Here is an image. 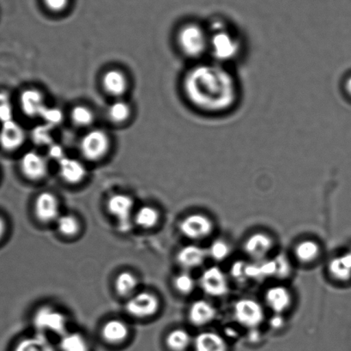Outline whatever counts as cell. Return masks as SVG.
<instances>
[{"mask_svg": "<svg viewBox=\"0 0 351 351\" xmlns=\"http://www.w3.org/2000/svg\"><path fill=\"white\" fill-rule=\"evenodd\" d=\"M166 343L169 349L173 351H184L190 346L192 337L186 330L176 329L167 337Z\"/></svg>", "mask_w": 351, "mask_h": 351, "instance_id": "cell-29", "label": "cell"}, {"mask_svg": "<svg viewBox=\"0 0 351 351\" xmlns=\"http://www.w3.org/2000/svg\"><path fill=\"white\" fill-rule=\"evenodd\" d=\"M230 246L223 240L215 241L207 250L208 255L217 261L226 260L230 255Z\"/></svg>", "mask_w": 351, "mask_h": 351, "instance_id": "cell-34", "label": "cell"}, {"mask_svg": "<svg viewBox=\"0 0 351 351\" xmlns=\"http://www.w3.org/2000/svg\"><path fill=\"white\" fill-rule=\"evenodd\" d=\"M80 146L81 154L85 159L97 162L110 152L111 141L107 132L101 129H90L82 138Z\"/></svg>", "mask_w": 351, "mask_h": 351, "instance_id": "cell-4", "label": "cell"}, {"mask_svg": "<svg viewBox=\"0 0 351 351\" xmlns=\"http://www.w3.org/2000/svg\"><path fill=\"white\" fill-rule=\"evenodd\" d=\"M101 84L106 93L120 98L127 93L129 80L127 75L121 70L110 69L105 71L101 78Z\"/></svg>", "mask_w": 351, "mask_h": 351, "instance_id": "cell-15", "label": "cell"}, {"mask_svg": "<svg viewBox=\"0 0 351 351\" xmlns=\"http://www.w3.org/2000/svg\"><path fill=\"white\" fill-rule=\"evenodd\" d=\"M60 348L61 351H88L87 340L77 332H66L61 336Z\"/></svg>", "mask_w": 351, "mask_h": 351, "instance_id": "cell-28", "label": "cell"}, {"mask_svg": "<svg viewBox=\"0 0 351 351\" xmlns=\"http://www.w3.org/2000/svg\"><path fill=\"white\" fill-rule=\"evenodd\" d=\"M138 279L130 271L121 272L115 280V289L121 296L131 295L138 287Z\"/></svg>", "mask_w": 351, "mask_h": 351, "instance_id": "cell-31", "label": "cell"}, {"mask_svg": "<svg viewBox=\"0 0 351 351\" xmlns=\"http://www.w3.org/2000/svg\"><path fill=\"white\" fill-rule=\"evenodd\" d=\"M57 228L66 237H73L80 232V223L73 215H61L56 220Z\"/></svg>", "mask_w": 351, "mask_h": 351, "instance_id": "cell-32", "label": "cell"}, {"mask_svg": "<svg viewBox=\"0 0 351 351\" xmlns=\"http://www.w3.org/2000/svg\"><path fill=\"white\" fill-rule=\"evenodd\" d=\"M102 337L108 343L119 344L123 343L129 335V329L121 320L111 319L106 322L101 329Z\"/></svg>", "mask_w": 351, "mask_h": 351, "instance_id": "cell-22", "label": "cell"}, {"mask_svg": "<svg viewBox=\"0 0 351 351\" xmlns=\"http://www.w3.org/2000/svg\"><path fill=\"white\" fill-rule=\"evenodd\" d=\"M296 258L303 263H310L318 258L320 248L318 243L311 240L303 241L295 247Z\"/></svg>", "mask_w": 351, "mask_h": 351, "instance_id": "cell-27", "label": "cell"}, {"mask_svg": "<svg viewBox=\"0 0 351 351\" xmlns=\"http://www.w3.org/2000/svg\"><path fill=\"white\" fill-rule=\"evenodd\" d=\"M193 346L195 351H228L226 341L216 332L199 333L194 339Z\"/></svg>", "mask_w": 351, "mask_h": 351, "instance_id": "cell-21", "label": "cell"}, {"mask_svg": "<svg viewBox=\"0 0 351 351\" xmlns=\"http://www.w3.org/2000/svg\"><path fill=\"white\" fill-rule=\"evenodd\" d=\"M274 247V241L268 234L256 233L248 237L244 250L248 256L257 261H264Z\"/></svg>", "mask_w": 351, "mask_h": 351, "instance_id": "cell-16", "label": "cell"}, {"mask_svg": "<svg viewBox=\"0 0 351 351\" xmlns=\"http://www.w3.org/2000/svg\"><path fill=\"white\" fill-rule=\"evenodd\" d=\"M207 256V250L196 245H189L179 251L177 261L180 267L191 270L201 267L206 262Z\"/></svg>", "mask_w": 351, "mask_h": 351, "instance_id": "cell-18", "label": "cell"}, {"mask_svg": "<svg viewBox=\"0 0 351 351\" xmlns=\"http://www.w3.org/2000/svg\"><path fill=\"white\" fill-rule=\"evenodd\" d=\"M210 34L209 53L213 61L224 64L232 62L241 54L239 36L221 21H215L208 29Z\"/></svg>", "mask_w": 351, "mask_h": 351, "instance_id": "cell-2", "label": "cell"}, {"mask_svg": "<svg viewBox=\"0 0 351 351\" xmlns=\"http://www.w3.org/2000/svg\"><path fill=\"white\" fill-rule=\"evenodd\" d=\"M33 323L40 333L44 335L45 332L54 333L60 336L66 333V316L50 306H43L37 310L34 316Z\"/></svg>", "mask_w": 351, "mask_h": 351, "instance_id": "cell-5", "label": "cell"}, {"mask_svg": "<svg viewBox=\"0 0 351 351\" xmlns=\"http://www.w3.org/2000/svg\"><path fill=\"white\" fill-rule=\"evenodd\" d=\"M159 221V213L155 207L144 206L135 214V223L143 228H154Z\"/></svg>", "mask_w": 351, "mask_h": 351, "instance_id": "cell-30", "label": "cell"}, {"mask_svg": "<svg viewBox=\"0 0 351 351\" xmlns=\"http://www.w3.org/2000/svg\"><path fill=\"white\" fill-rule=\"evenodd\" d=\"M59 171L61 178L69 184L80 183L87 176V169L80 160L66 156L60 160Z\"/></svg>", "mask_w": 351, "mask_h": 351, "instance_id": "cell-17", "label": "cell"}, {"mask_svg": "<svg viewBox=\"0 0 351 351\" xmlns=\"http://www.w3.org/2000/svg\"><path fill=\"white\" fill-rule=\"evenodd\" d=\"M70 117L73 123L81 128H90L95 119L94 112L84 105H77L71 109Z\"/></svg>", "mask_w": 351, "mask_h": 351, "instance_id": "cell-26", "label": "cell"}, {"mask_svg": "<svg viewBox=\"0 0 351 351\" xmlns=\"http://www.w3.org/2000/svg\"><path fill=\"white\" fill-rule=\"evenodd\" d=\"M173 285H175L177 291L182 293V294L189 295L195 289L196 282L192 275L189 272L184 271L176 276L175 280H173Z\"/></svg>", "mask_w": 351, "mask_h": 351, "instance_id": "cell-33", "label": "cell"}, {"mask_svg": "<svg viewBox=\"0 0 351 351\" xmlns=\"http://www.w3.org/2000/svg\"><path fill=\"white\" fill-rule=\"evenodd\" d=\"M107 206L109 213L117 219L120 230L122 232L130 230L134 207V199L127 194L116 193L109 197Z\"/></svg>", "mask_w": 351, "mask_h": 351, "instance_id": "cell-7", "label": "cell"}, {"mask_svg": "<svg viewBox=\"0 0 351 351\" xmlns=\"http://www.w3.org/2000/svg\"><path fill=\"white\" fill-rule=\"evenodd\" d=\"M44 4L50 12L60 13L66 11L70 0H43Z\"/></svg>", "mask_w": 351, "mask_h": 351, "instance_id": "cell-35", "label": "cell"}, {"mask_svg": "<svg viewBox=\"0 0 351 351\" xmlns=\"http://www.w3.org/2000/svg\"><path fill=\"white\" fill-rule=\"evenodd\" d=\"M329 271L337 280H349L351 278V251L334 258L330 262Z\"/></svg>", "mask_w": 351, "mask_h": 351, "instance_id": "cell-23", "label": "cell"}, {"mask_svg": "<svg viewBox=\"0 0 351 351\" xmlns=\"http://www.w3.org/2000/svg\"><path fill=\"white\" fill-rule=\"evenodd\" d=\"M26 134L23 128L12 120L4 122L0 129V145L6 151H16L25 143Z\"/></svg>", "mask_w": 351, "mask_h": 351, "instance_id": "cell-13", "label": "cell"}, {"mask_svg": "<svg viewBox=\"0 0 351 351\" xmlns=\"http://www.w3.org/2000/svg\"><path fill=\"white\" fill-rule=\"evenodd\" d=\"M176 40L180 50L190 59H201L209 53V30L199 23L184 25L177 33Z\"/></svg>", "mask_w": 351, "mask_h": 351, "instance_id": "cell-3", "label": "cell"}, {"mask_svg": "<svg viewBox=\"0 0 351 351\" xmlns=\"http://www.w3.org/2000/svg\"><path fill=\"white\" fill-rule=\"evenodd\" d=\"M5 228L6 227L5 221L4 219H3L1 217H0V239H1L3 237H4Z\"/></svg>", "mask_w": 351, "mask_h": 351, "instance_id": "cell-39", "label": "cell"}, {"mask_svg": "<svg viewBox=\"0 0 351 351\" xmlns=\"http://www.w3.org/2000/svg\"><path fill=\"white\" fill-rule=\"evenodd\" d=\"M20 169L26 178L40 180L47 175L49 163L45 156L35 151H30L22 156Z\"/></svg>", "mask_w": 351, "mask_h": 351, "instance_id": "cell-11", "label": "cell"}, {"mask_svg": "<svg viewBox=\"0 0 351 351\" xmlns=\"http://www.w3.org/2000/svg\"><path fill=\"white\" fill-rule=\"evenodd\" d=\"M158 298L149 292H141L132 295L125 304V310L129 315L136 318L152 317L158 311Z\"/></svg>", "mask_w": 351, "mask_h": 351, "instance_id": "cell-10", "label": "cell"}, {"mask_svg": "<svg viewBox=\"0 0 351 351\" xmlns=\"http://www.w3.org/2000/svg\"><path fill=\"white\" fill-rule=\"evenodd\" d=\"M265 298L269 308L278 315L285 312L292 302L291 292L284 286H274L269 289Z\"/></svg>", "mask_w": 351, "mask_h": 351, "instance_id": "cell-20", "label": "cell"}, {"mask_svg": "<svg viewBox=\"0 0 351 351\" xmlns=\"http://www.w3.org/2000/svg\"><path fill=\"white\" fill-rule=\"evenodd\" d=\"M20 106L29 117H42L47 106L44 95L36 88H27L20 97Z\"/></svg>", "mask_w": 351, "mask_h": 351, "instance_id": "cell-14", "label": "cell"}, {"mask_svg": "<svg viewBox=\"0 0 351 351\" xmlns=\"http://www.w3.org/2000/svg\"><path fill=\"white\" fill-rule=\"evenodd\" d=\"M234 316L241 326L255 328L265 319V311L261 303L253 299H241L234 305Z\"/></svg>", "mask_w": 351, "mask_h": 351, "instance_id": "cell-6", "label": "cell"}, {"mask_svg": "<svg viewBox=\"0 0 351 351\" xmlns=\"http://www.w3.org/2000/svg\"><path fill=\"white\" fill-rule=\"evenodd\" d=\"M108 117L112 123L124 124L130 120L132 108L128 102L123 100H117L109 106L108 108Z\"/></svg>", "mask_w": 351, "mask_h": 351, "instance_id": "cell-25", "label": "cell"}, {"mask_svg": "<svg viewBox=\"0 0 351 351\" xmlns=\"http://www.w3.org/2000/svg\"><path fill=\"white\" fill-rule=\"evenodd\" d=\"M344 86H346V90L347 93L349 94V95L351 97V76L347 78Z\"/></svg>", "mask_w": 351, "mask_h": 351, "instance_id": "cell-40", "label": "cell"}, {"mask_svg": "<svg viewBox=\"0 0 351 351\" xmlns=\"http://www.w3.org/2000/svg\"><path fill=\"white\" fill-rule=\"evenodd\" d=\"M14 351H56V349L44 334L39 333L20 341Z\"/></svg>", "mask_w": 351, "mask_h": 351, "instance_id": "cell-24", "label": "cell"}, {"mask_svg": "<svg viewBox=\"0 0 351 351\" xmlns=\"http://www.w3.org/2000/svg\"><path fill=\"white\" fill-rule=\"evenodd\" d=\"M232 275L237 280L243 282L247 280V264L244 262H238V263L233 265L232 268Z\"/></svg>", "mask_w": 351, "mask_h": 351, "instance_id": "cell-36", "label": "cell"}, {"mask_svg": "<svg viewBox=\"0 0 351 351\" xmlns=\"http://www.w3.org/2000/svg\"><path fill=\"white\" fill-rule=\"evenodd\" d=\"M217 317V309L210 302L199 300L189 308V319L193 325L204 326L213 322Z\"/></svg>", "mask_w": 351, "mask_h": 351, "instance_id": "cell-19", "label": "cell"}, {"mask_svg": "<svg viewBox=\"0 0 351 351\" xmlns=\"http://www.w3.org/2000/svg\"><path fill=\"white\" fill-rule=\"evenodd\" d=\"M180 230L184 237L191 240H202L210 237L214 230V224L206 215L191 214L180 223Z\"/></svg>", "mask_w": 351, "mask_h": 351, "instance_id": "cell-8", "label": "cell"}, {"mask_svg": "<svg viewBox=\"0 0 351 351\" xmlns=\"http://www.w3.org/2000/svg\"><path fill=\"white\" fill-rule=\"evenodd\" d=\"M35 213L43 223L56 221L60 215V204L56 195L50 192H43L36 197Z\"/></svg>", "mask_w": 351, "mask_h": 351, "instance_id": "cell-12", "label": "cell"}, {"mask_svg": "<svg viewBox=\"0 0 351 351\" xmlns=\"http://www.w3.org/2000/svg\"><path fill=\"white\" fill-rule=\"evenodd\" d=\"M184 95L194 108L207 114H223L236 107L240 90L237 80L226 66L211 61L187 71Z\"/></svg>", "mask_w": 351, "mask_h": 351, "instance_id": "cell-1", "label": "cell"}, {"mask_svg": "<svg viewBox=\"0 0 351 351\" xmlns=\"http://www.w3.org/2000/svg\"><path fill=\"white\" fill-rule=\"evenodd\" d=\"M199 285L206 294L213 298L226 295L230 289L226 274L217 267L204 270L200 276Z\"/></svg>", "mask_w": 351, "mask_h": 351, "instance_id": "cell-9", "label": "cell"}, {"mask_svg": "<svg viewBox=\"0 0 351 351\" xmlns=\"http://www.w3.org/2000/svg\"><path fill=\"white\" fill-rule=\"evenodd\" d=\"M11 108H10L5 95H0V121H1L3 123L11 121Z\"/></svg>", "mask_w": 351, "mask_h": 351, "instance_id": "cell-37", "label": "cell"}, {"mask_svg": "<svg viewBox=\"0 0 351 351\" xmlns=\"http://www.w3.org/2000/svg\"><path fill=\"white\" fill-rule=\"evenodd\" d=\"M282 323H284V322H282V319L279 316L274 317L271 322V324L274 328H278V327L282 326Z\"/></svg>", "mask_w": 351, "mask_h": 351, "instance_id": "cell-38", "label": "cell"}]
</instances>
